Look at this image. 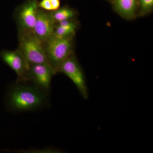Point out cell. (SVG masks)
Wrapping results in <instances>:
<instances>
[{"instance_id":"11","label":"cell","mask_w":153,"mask_h":153,"mask_svg":"<svg viewBox=\"0 0 153 153\" xmlns=\"http://www.w3.org/2000/svg\"><path fill=\"white\" fill-rule=\"evenodd\" d=\"M60 6V0H41L38 2L39 8L50 12L56 10Z\"/></svg>"},{"instance_id":"5","label":"cell","mask_w":153,"mask_h":153,"mask_svg":"<svg viewBox=\"0 0 153 153\" xmlns=\"http://www.w3.org/2000/svg\"><path fill=\"white\" fill-rule=\"evenodd\" d=\"M56 73L55 69L49 63L30 64L27 81L49 94L52 78Z\"/></svg>"},{"instance_id":"7","label":"cell","mask_w":153,"mask_h":153,"mask_svg":"<svg viewBox=\"0 0 153 153\" xmlns=\"http://www.w3.org/2000/svg\"><path fill=\"white\" fill-rule=\"evenodd\" d=\"M1 57L3 62L16 72L18 77L17 82H28L30 64L19 49L3 50L1 52Z\"/></svg>"},{"instance_id":"4","label":"cell","mask_w":153,"mask_h":153,"mask_svg":"<svg viewBox=\"0 0 153 153\" xmlns=\"http://www.w3.org/2000/svg\"><path fill=\"white\" fill-rule=\"evenodd\" d=\"M62 73L68 76L85 99L88 97V89L85 75L74 55L64 60L58 67L57 73Z\"/></svg>"},{"instance_id":"2","label":"cell","mask_w":153,"mask_h":153,"mask_svg":"<svg viewBox=\"0 0 153 153\" xmlns=\"http://www.w3.org/2000/svg\"><path fill=\"white\" fill-rule=\"evenodd\" d=\"M74 37L61 38L53 35L43 42L47 61L56 72L58 67L64 60L74 55Z\"/></svg>"},{"instance_id":"8","label":"cell","mask_w":153,"mask_h":153,"mask_svg":"<svg viewBox=\"0 0 153 153\" xmlns=\"http://www.w3.org/2000/svg\"><path fill=\"white\" fill-rule=\"evenodd\" d=\"M56 24L52 12L39 8L33 32L40 40L44 42L54 35Z\"/></svg>"},{"instance_id":"13","label":"cell","mask_w":153,"mask_h":153,"mask_svg":"<svg viewBox=\"0 0 153 153\" xmlns=\"http://www.w3.org/2000/svg\"><path fill=\"white\" fill-rule=\"evenodd\" d=\"M140 10L139 15L145 16L150 13L153 7V0H139Z\"/></svg>"},{"instance_id":"9","label":"cell","mask_w":153,"mask_h":153,"mask_svg":"<svg viewBox=\"0 0 153 153\" xmlns=\"http://www.w3.org/2000/svg\"><path fill=\"white\" fill-rule=\"evenodd\" d=\"M114 7L121 16L132 19L136 16L137 0H113Z\"/></svg>"},{"instance_id":"10","label":"cell","mask_w":153,"mask_h":153,"mask_svg":"<svg viewBox=\"0 0 153 153\" xmlns=\"http://www.w3.org/2000/svg\"><path fill=\"white\" fill-rule=\"evenodd\" d=\"M52 13L53 18L57 23L74 19L76 15V11L67 6L60 7L52 12Z\"/></svg>"},{"instance_id":"12","label":"cell","mask_w":153,"mask_h":153,"mask_svg":"<svg viewBox=\"0 0 153 153\" xmlns=\"http://www.w3.org/2000/svg\"><path fill=\"white\" fill-rule=\"evenodd\" d=\"M14 152L21 153H61L62 151L54 148L47 147L41 149H29L14 150Z\"/></svg>"},{"instance_id":"6","label":"cell","mask_w":153,"mask_h":153,"mask_svg":"<svg viewBox=\"0 0 153 153\" xmlns=\"http://www.w3.org/2000/svg\"><path fill=\"white\" fill-rule=\"evenodd\" d=\"M38 0H27L15 11L18 32L33 31L39 7Z\"/></svg>"},{"instance_id":"1","label":"cell","mask_w":153,"mask_h":153,"mask_svg":"<svg viewBox=\"0 0 153 153\" xmlns=\"http://www.w3.org/2000/svg\"><path fill=\"white\" fill-rule=\"evenodd\" d=\"M48 96V94L33 83L16 81L9 88L6 104L12 111H32L45 106Z\"/></svg>"},{"instance_id":"3","label":"cell","mask_w":153,"mask_h":153,"mask_svg":"<svg viewBox=\"0 0 153 153\" xmlns=\"http://www.w3.org/2000/svg\"><path fill=\"white\" fill-rule=\"evenodd\" d=\"M20 51L30 64L49 63L45 55L43 42L33 31L18 32Z\"/></svg>"}]
</instances>
